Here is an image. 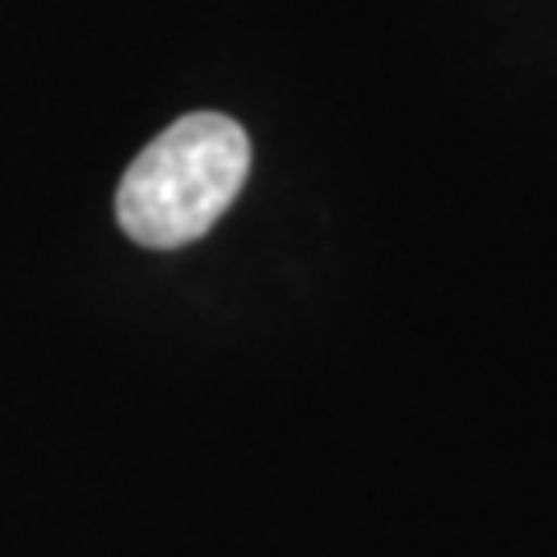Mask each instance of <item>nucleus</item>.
I'll return each instance as SVG.
<instances>
[{
    "instance_id": "obj_1",
    "label": "nucleus",
    "mask_w": 557,
    "mask_h": 557,
    "mask_svg": "<svg viewBox=\"0 0 557 557\" xmlns=\"http://www.w3.org/2000/svg\"><path fill=\"white\" fill-rule=\"evenodd\" d=\"M251 172V139L223 112H190L126 168L116 223L139 247L172 251L205 237Z\"/></svg>"
}]
</instances>
